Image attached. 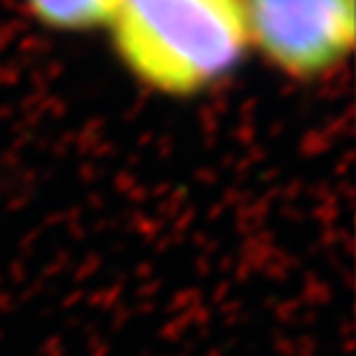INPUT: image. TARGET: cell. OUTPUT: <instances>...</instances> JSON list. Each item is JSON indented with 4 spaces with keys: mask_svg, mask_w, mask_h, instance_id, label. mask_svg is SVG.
<instances>
[{
    "mask_svg": "<svg viewBox=\"0 0 356 356\" xmlns=\"http://www.w3.org/2000/svg\"><path fill=\"white\" fill-rule=\"evenodd\" d=\"M123 0H24L31 17L58 33L109 31Z\"/></svg>",
    "mask_w": 356,
    "mask_h": 356,
    "instance_id": "3",
    "label": "cell"
},
{
    "mask_svg": "<svg viewBox=\"0 0 356 356\" xmlns=\"http://www.w3.org/2000/svg\"><path fill=\"white\" fill-rule=\"evenodd\" d=\"M109 33L120 65L167 97L211 90L250 49L243 0H123Z\"/></svg>",
    "mask_w": 356,
    "mask_h": 356,
    "instance_id": "1",
    "label": "cell"
},
{
    "mask_svg": "<svg viewBox=\"0 0 356 356\" xmlns=\"http://www.w3.org/2000/svg\"><path fill=\"white\" fill-rule=\"evenodd\" d=\"M250 49L291 79H322L350 58L354 0H243Z\"/></svg>",
    "mask_w": 356,
    "mask_h": 356,
    "instance_id": "2",
    "label": "cell"
}]
</instances>
